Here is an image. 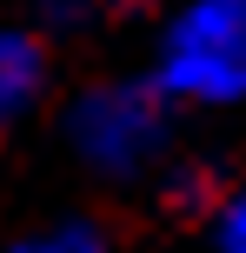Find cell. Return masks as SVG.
Wrapping results in <instances>:
<instances>
[{
	"label": "cell",
	"instance_id": "3",
	"mask_svg": "<svg viewBox=\"0 0 246 253\" xmlns=\"http://www.w3.org/2000/svg\"><path fill=\"white\" fill-rule=\"evenodd\" d=\"M20 253H93V240H87V233H53V240H34Z\"/></svg>",
	"mask_w": 246,
	"mask_h": 253
},
{
	"label": "cell",
	"instance_id": "2",
	"mask_svg": "<svg viewBox=\"0 0 246 253\" xmlns=\"http://www.w3.org/2000/svg\"><path fill=\"white\" fill-rule=\"evenodd\" d=\"M34 80H40V53L27 47V40H0V120L27 107Z\"/></svg>",
	"mask_w": 246,
	"mask_h": 253
},
{
	"label": "cell",
	"instance_id": "1",
	"mask_svg": "<svg viewBox=\"0 0 246 253\" xmlns=\"http://www.w3.org/2000/svg\"><path fill=\"white\" fill-rule=\"evenodd\" d=\"M180 87L193 93H240L246 87V0L240 7H200L173 40V67Z\"/></svg>",
	"mask_w": 246,
	"mask_h": 253
},
{
	"label": "cell",
	"instance_id": "4",
	"mask_svg": "<svg viewBox=\"0 0 246 253\" xmlns=\"http://www.w3.org/2000/svg\"><path fill=\"white\" fill-rule=\"evenodd\" d=\"M226 253H246V213L233 220V227H226Z\"/></svg>",
	"mask_w": 246,
	"mask_h": 253
}]
</instances>
